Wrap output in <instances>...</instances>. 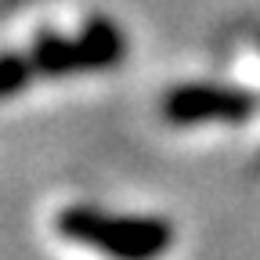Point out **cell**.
Here are the masks:
<instances>
[{
    "label": "cell",
    "mask_w": 260,
    "mask_h": 260,
    "mask_svg": "<svg viewBox=\"0 0 260 260\" xmlns=\"http://www.w3.org/2000/svg\"><path fill=\"white\" fill-rule=\"evenodd\" d=\"M69 246L94 249L109 260H162L177 242V224L159 213H112L94 203H69L51 220Z\"/></svg>",
    "instance_id": "6da1fadb"
},
{
    "label": "cell",
    "mask_w": 260,
    "mask_h": 260,
    "mask_svg": "<svg viewBox=\"0 0 260 260\" xmlns=\"http://www.w3.org/2000/svg\"><path fill=\"white\" fill-rule=\"evenodd\" d=\"M256 98L246 87L220 83V80H184L162 90L159 119L177 130L191 126H235L253 119Z\"/></svg>",
    "instance_id": "7a4b0ae2"
},
{
    "label": "cell",
    "mask_w": 260,
    "mask_h": 260,
    "mask_svg": "<svg viewBox=\"0 0 260 260\" xmlns=\"http://www.w3.org/2000/svg\"><path fill=\"white\" fill-rule=\"evenodd\" d=\"M25 51L32 54V65H37L40 80H69V76L90 73V61H87V51H83L80 37L58 32L51 25L32 32V40H29Z\"/></svg>",
    "instance_id": "3957f363"
},
{
    "label": "cell",
    "mask_w": 260,
    "mask_h": 260,
    "mask_svg": "<svg viewBox=\"0 0 260 260\" xmlns=\"http://www.w3.org/2000/svg\"><path fill=\"white\" fill-rule=\"evenodd\" d=\"M80 44L87 51V61H90V73H109V69H119L126 51H130V40L116 18L109 15H90L83 25H80Z\"/></svg>",
    "instance_id": "277c9868"
},
{
    "label": "cell",
    "mask_w": 260,
    "mask_h": 260,
    "mask_svg": "<svg viewBox=\"0 0 260 260\" xmlns=\"http://www.w3.org/2000/svg\"><path fill=\"white\" fill-rule=\"evenodd\" d=\"M32 80H40L29 51H0V105L22 98Z\"/></svg>",
    "instance_id": "5b68a950"
}]
</instances>
